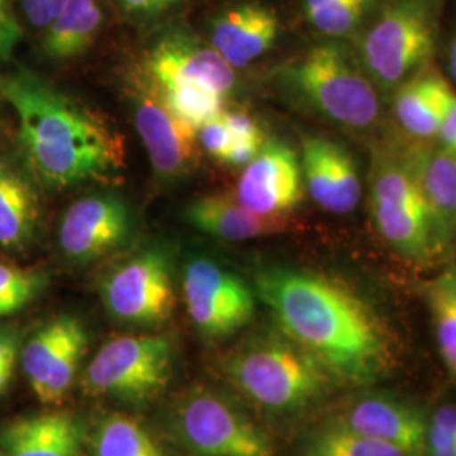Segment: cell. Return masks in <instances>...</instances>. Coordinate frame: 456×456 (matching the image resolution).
Returning a JSON list of instances; mask_svg holds the SVG:
<instances>
[{
	"instance_id": "obj_1",
	"label": "cell",
	"mask_w": 456,
	"mask_h": 456,
	"mask_svg": "<svg viewBox=\"0 0 456 456\" xmlns=\"http://www.w3.org/2000/svg\"><path fill=\"white\" fill-rule=\"evenodd\" d=\"M256 293L281 331L330 375L367 386L389 374L392 345L375 311L338 281L288 267H265Z\"/></svg>"
},
{
	"instance_id": "obj_30",
	"label": "cell",
	"mask_w": 456,
	"mask_h": 456,
	"mask_svg": "<svg viewBox=\"0 0 456 456\" xmlns=\"http://www.w3.org/2000/svg\"><path fill=\"white\" fill-rule=\"evenodd\" d=\"M48 281L45 271L0 262V318L24 310L46 289Z\"/></svg>"
},
{
	"instance_id": "obj_36",
	"label": "cell",
	"mask_w": 456,
	"mask_h": 456,
	"mask_svg": "<svg viewBox=\"0 0 456 456\" xmlns=\"http://www.w3.org/2000/svg\"><path fill=\"white\" fill-rule=\"evenodd\" d=\"M181 0H120L122 7L132 14H158Z\"/></svg>"
},
{
	"instance_id": "obj_18",
	"label": "cell",
	"mask_w": 456,
	"mask_h": 456,
	"mask_svg": "<svg viewBox=\"0 0 456 456\" xmlns=\"http://www.w3.org/2000/svg\"><path fill=\"white\" fill-rule=\"evenodd\" d=\"M85 426L69 411L22 416L0 431L4 456H83Z\"/></svg>"
},
{
	"instance_id": "obj_9",
	"label": "cell",
	"mask_w": 456,
	"mask_h": 456,
	"mask_svg": "<svg viewBox=\"0 0 456 456\" xmlns=\"http://www.w3.org/2000/svg\"><path fill=\"white\" fill-rule=\"evenodd\" d=\"M100 294L117 323L135 328L166 325L176 311L169 252L154 245L118 262L103 277Z\"/></svg>"
},
{
	"instance_id": "obj_34",
	"label": "cell",
	"mask_w": 456,
	"mask_h": 456,
	"mask_svg": "<svg viewBox=\"0 0 456 456\" xmlns=\"http://www.w3.org/2000/svg\"><path fill=\"white\" fill-rule=\"evenodd\" d=\"M68 0H22V9L34 28H48Z\"/></svg>"
},
{
	"instance_id": "obj_23",
	"label": "cell",
	"mask_w": 456,
	"mask_h": 456,
	"mask_svg": "<svg viewBox=\"0 0 456 456\" xmlns=\"http://www.w3.org/2000/svg\"><path fill=\"white\" fill-rule=\"evenodd\" d=\"M100 26L102 11L97 0H68L46 28L43 49L54 60L75 58L94 45Z\"/></svg>"
},
{
	"instance_id": "obj_39",
	"label": "cell",
	"mask_w": 456,
	"mask_h": 456,
	"mask_svg": "<svg viewBox=\"0 0 456 456\" xmlns=\"http://www.w3.org/2000/svg\"><path fill=\"white\" fill-rule=\"evenodd\" d=\"M14 375V367H0V397L5 394Z\"/></svg>"
},
{
	"instance_id": "obj_24",
	"label": "cell",
	"mask_w": 456,
	"mask_h": 456,
	"mask_svg": "<svg viewBox=\"0 0 456 456\" xmlns=\"http://www.w3.org/2000/svg\"><path fill=\"white\" fill-rule=\"evenodd\" d=\"M424 193L452 237L456 233V154L438 147L411 156Z\"/></svg>"
},
{
	"instance_id": "obj_3",
	"label": "cell",
	"mask_w": 456,
	"mask_h": 456,
	"mask_svg": "<svg viewBox=\"0 0 456 456\" xmlns=\"http://www.w3.org/2000/svg\"><path fill=\"white\" fill-rule=\"evenodd\" d=\"M369 201L377 232L403 257L424 264L443 256L452 233L424 193L411 156L374 154Z\"/></svg>"
},
{
	"instance_id": "obj_14",
	"label": "cell",
	"mask_w": 456,
	"mask_h": 456,
	"mask_svg": "<svg viewBox=\"0 0 456 456\" xmlns=\"http://www.w3.org/2000/svg\"><path fill=\"white\" fill-rule=\"evenodd\" d=\"M142 73L159 88L193 85L227 95L235 85V68L193 36L166 34L146 54Z\"/></svg>"
},
{
	"instance_id": "obj_11",
	"label": "cell",
	"mask_w": 456,
	"mask_h": 456,
	"mask_svg": "<svg viewBox=\"0 0 456 456\" xmlns=\"http://www.w3.org/2000/svg\"><path fill=\"white\" fill-rule=\"evenodd\" d=\"M90 337L75 314H58L37 326L20 354L22 370L39 403H63L80 374Z\"/></svg>"
},
{
	"instance_id": "obj_40",
	"label": "cell",
	"mask_w": 456,
	"mask_h": 456,
	"mask_svg": "<svg viewBox=\"0 0 456 456\" xmlns=\"http://www.w3.org/2000/svg\"><path fill=\"white\" fill-rule=\"evenodd\" d=\"M448 66H450V75L456 83V37L450 45V53H448Z\"/></svg>"
},
{
	"instance_id": "obj_31",
	"label": "cell",
	"mask_w": 456,
	"mask_h": 456,
	"mask_svg": "<svg viewBox=\"0 0 456 456\" xmlns=\"http://www.w3.org/2000/svg\"><path fill=\"white\" fill-rule=\"evenodd\" d=\"M222 114L213 117L196 129L198 146L203 147L205 152H208L213 159L220 163L225 161L228 151L233 144V135L228 129L227 122Z\"/></svg>"
},
{
	"instance_id": "obj_29",
	"label": "cell",
	"mask_w": 456,
	"mask_h": 456,
	"mask_svg": "<svg viewBox=\"0 0 456 456\" xmlns=\"http://www.w3.org/2000/svg\"><path fill=\"white\" fill-rule=\"evenodd\" d=\"M370 5L372 0H305L313 28L333 37L354 33Z\"/></svg>"
},
{
	"instance_id": "obj_4",
	"label": "cell",
	"mask_w": 456,
	"mask_h": 456,
	"mask_svg": "<svg viewBox=\"0 0 456 456\" xmlns=\"http://www.w3.org/2000/svg\"><path fill=\"white\" fill-rule=\"evenodd\" d=\"M225 374L247 399L277 412L310 406L325 394L331 379L318 360L286 335L245 343L228 355Z\"/></svg>"
},
{
	"instance_id": "obj_13",
	"label": "cell",
	"mask_w": 456,
	"mask_h": 456,
	"mask_svg": "<svg viewBox=\"0 0 456 456\" xmlns=\"http://www.w3.org/2000/svg\"><path fill=\"white\" fill-rule=\"evenodd\" d=\"M134 126L154 171L164 178L186 175L196 163V129L173 114L144 73L134 82Z\"/></svg>"
},
{
	"instance_id": "obj_28",
	"label": "cell",
	"mask_w": 456,
	"mask_h": 456,
	"mask_svg": "<svg viewBox=\"0 0 456 456\" xmlns=\"http://www.w3.org/2000/svg\"><path fill=\"white\" fill-rule=\"evenodd\" d=\"M156 88L163 98L166 107L193 129H198L201 124L208 122L213 117L224 112L225 97L220 94H215L212 90L200 88L193 85H180V86H167V88L156 86Z\"/></svg>"
},
{
	"instance_id": "obj_15",
	"label": "cell",
	"mask_w": 456,
	"mask_h": 456,
	"mask_svg": "<svg viewBox=\"0 0 456 456\" xmlns=\"http://www.w3.org/2000/svg\"><path fill=\"white\" fill-rule=\"evenodd\" d=\"M237 201L262 216H286L303 200L301 161L281 141L264 142L257 156L244 166L235 190Z\"/></svg>"
},
{
	"instance_id": "obj_6",
	"label": "cell",
	"mask_w": 456,
	"mask_h": 456,
	"mask_svg": "<svg viewBox=\"0 0 456 456\" xmlns=\"http://www.w3.org/2000/svg\"><path fill=\"white\" fill-rule=\"evenodd\" d=\"M438 0H391L363 36V71L382 92L428 66L436 48Z\"/></svg>"
},
{
	"instance_id": "obj_32",
	"label": "cell",
	"mask_w": 456,
	"mask_h": 456,
	"mask_svg": "<svg viewBox=\"0 0 456 456\" xmlns=\"http://www.w3.org/2000/svg\"><path fill=\"white\" fill-rule=\"evenodd\" d=\"M20 26L17 22L12 2L0 0V61L11 60L17 43L20 41Z\"/></svg>"
},
{
	"instance_id": "obj_33",
	"label": "cell",
	"mask_w": 456,
	"mask_h": 456,
	"mask_svg": "<svg viewBox=\"0 0 456 456\" xmlns=\"http://www.w3.org/2000/svg\"><path fill=\"white\" fill-rule=\"evenodd\" d=\"M224 118L227 122L228 129L233 135V142H257L264 144V134L261 127L257 126V122L244 112H225L224 110Z\"/></svg>"
},
{
	"instance_id": "obj_38",
	"label": "cell",
	"mask_w": 456,
	"mask_h": 456,
	"mask_svg": "<svg viewBox=\"0 0 456 456\" xmlns=\"http://www.w3.org/2000/svg\"><path fill=\"white\" fill-rule=\"evenodd\" d=\"M424 456H456V438H426Z\"/></svg>"
},
{
	"instance_id": "obj_41",
	"label": "cell",
	"mask_w": 456,
	"mask_h": 456,
	"mask_svg": "<svg viewBox=\"0 0 456 456\" xmlns=\"http://www.w3.org/2000/svg\"><path fill=\"white\" fill-rule=\"evenodd\" d=\"M0 456H4V455H2V450H0Z\"/></svg>"
},
{
	"instance_id": "obj_5",
	"label": "cell",
	"mask_w": 456,
	"mask_h": 456,
	"mask_svg": "<svg viewBox=\"0 0 456 456\" xmlns=\"http://www.w3.org/2000/svg\"><path fill=\"white\" fill-rule=\"evenodd\" d=\"M279 78L314 112L343 127L363 131L380 115L374 83L338 45L311 49Z\"/></svg>"
},
{
	"instance_id": "obj_7",
	"label": "cell",
	"mask_w": 456,
	"mask_h": 456,
	"mask_svg": "<svg viewBox=\"0 0 456 456\" xmlns=\"http://www.w3.org/2000/svg\"><path fill=\"white\" fill-rule=\"evenodd\" d=\"M175 372V346L161 335L115 337L98 348L82 374L90 397L142 406L158 399Z\"/></svg>"
},
{
	"instance_id": "obj_2",
	"label": "cell",
	"mask_w": 456,
	"mask_h": 456,
	"mask_svg": "<svg viewBox=\"0 0 456 456\" xmlns=\"http://www.w3.org/2000/svg\"><path fill=\"white\" fill-rule=\"evenodd\" d=\"M0 97L14 109L26 161L49 188L102 180L124 166V146L98 115L26 69L0 75Z\"/></svg>"
},
{
	"instance_id": "obj_27",
	"label": "cell",
	"mask_w": 456,
	"mask_h": 456,
	"mask_svg": "<svg viewBox=\"0 0 456 456\" xmlns=\"http://www.w3.org/2000/svg\"><path fill=\"white\" fill-rule=\"evenodd\" d=\"M305 456H416L389 443L328 424L310 441Z\"/></svg>"
},
{
	"instance_id": "obj_10",
	"label": "cell",
	"mask_w": 456,
	"mask_h": 456,
	"mask_svg": "<svg viewBox=\"0 0 456 456\" xmlns=\"http://www.w3.org/2000/svg\"><path fill=\"white\" fill-rule=\"evenodd\" d=\"M181 286L191 323L208 340L237 333L256 313V296L244 279L208 257L186 262Z\"/></svg>"
},
{
	"instance_id": "obj_37",
	"label": "cell",
	"mask_w": 456,
	"mask_h": 456,
	"mask_svg": "<svg viewBox=\"0 0 456 456\" xmlns=\"http://www.w3.org/2000/svg\"><path fill=\"white\" fill-rule=\"evenodd\" d=\"M436 137L440 141V147L456 154V102L450 114L446 115V118L443 120Z\"/></svg>"
},
{
	"instance_id": "obj_26",
	"label": "cell",
	"mask_w": 456,
	"mask_h": 456,
	"mask_svg": "<svg viewBox=\"0 0 456 456\" xmlns=\"http://www.w3.org/2000/svg\"><path fill=\"white\" fill-rule=\"evenodd\" d=\"M424 294L441 360L456 379V265L431 279Z\"/></svg>"
},
{
	"instance_id": "obj_8",
	"label": "cell",
	"mask_w": 456,
	"mask_h": 456,
	"mask_svg": "<svg viewBox=\"0 0 456 456\" xmlns=\"http://www.w3.org/2000/svg\"><path fill=\"white\" fill-rule=\"evenodd\" d=\"M169 429L190 456H274L261 429L208 387L181 395L169 412Z\"/></svg>"
},
{
	"instance_id": "obj_16",
	"label": "cell",
	"mask_w": 456,
	"mask_h": 456,
	"mask_svg": "<svg viewBox=\"0 0 456 456\" xmlns=\"http://www.w3.org/2000/svg\"><path fill=\"white\" fill-rule=\"evenodd\" d=\"M301 171L311 200L331 215H348L359 205L362 181L352 154L335 141L310 135L303 141Z\"/></svg>"
},
{
	"instance_id": "obj_19",
	"label": "cell",
	"mask_w": 456,
	"mask_h": 456,
	"mask_svg": "<svg viewBox=\"0 0 456 456\" xmlns=\"http://www.w3.org/2000/svg\"><path fill=\"white\" fill-rule=\"evenodd\" d=\"M456 102L455 90L440 71L424 66L394 90V115L416 139L436 137Z\"/></svg>"
},
{
	"instance_id": "obj_22",
	"label": "cell",
	"mask_w": 456,
	"mask_h": 456,
	"mask_svg": "<svg viewBox=\"0 0 456 456\" xmlns=\"http://www.w3.org/2000/svg\"><path fill=\"white\" fill-rule=\"evenodd\" d=\"M41 222V201L33 180L0 156V247L24 250L33 244Z\"/></svg>"
},
{
	"instance_id": "obj_21",
	"label": "cell",
	"mask_w": 456,
	"mask_h": 456,
	"mask_svg": "<svg viewBox=\"0 0 456 456\" xmlns=\"http://www.w3.org/2000/svg\"><path fill=\"white\" fill-rule=\"evenodd\" d=\"M184 220L205 233L228 242H244L282 232L286 216H262L248 212L235 196L212 193L191 201L184 208Z\"/></svg>"
},
{
	"instance_id": "obj_12",
	"label": "cell",
	"mask_w": 456,
	"mask_h": 456,
	"mask_svg": "<svg viewBox=\"0 0 456 456\" xmlns=\"http://www.w3.org/2000/svg\"><path fill=\"white\" fill-rule=\"evenodd\" d=\"M129 203L115 195H90L68 207L58 228V244L68 261L90 264L131 240Z\"/></svg>"
},
{
	"instance_id": "obj_35",
	"label": "cell",
	"mask_w": 456,
	"mask_h": 456,
	"mask_svg": "<svg viewBox=\"0 0 456 456\" xmlns=\"http://www.w3.org/2000/svg\"><path fill=\"white\" fill-rule=\"evenodd\" d=\"M19 335L12 326L0 325V367H16Z\"/></svg>"
},
{
	"instance_id": "obj_20",
	"label": "cell",
	"mask_w": 456,
	"mask_h": 456,
	"mask_svg": "<svg viewBox=\"0 0 456 456\" xmlns=\"http://www.w3.org/2000/svg\"><path fill=\"white\" fill-rule=\"evenodd\" d=\"M277 33L279 20L273 11L245 4L215 20L212 48L232 68H244L273 48Z\"/></svg>"
},
{
	"instance_id": "obj_25",
	"label": "cell",
	"mask_w": 456,
	"mask_h": 456,
	"mask_svg": "<svg viewBox=\"0 0 456 456\" xmlns=\"http://www.w3.org/2000/svg\"><path fill=\"white\" fill-rule=\"evenodd\" d=\"M90 456H167L146 426L127 414L103 418L92 433Z\"/></svg>"
},
{
	"instance_id": "obj_17",
	"label": "cell",
	"mask_w": 456,
	"mask_h": 456,
	"mask_svg": "<svg viewBox=\"0 0 456 456\" xmlns=\"http://www.w3.org/2000/svg\"><path fill=\"white\" fill-rule=\"evenodd\" d=\"M331 424L355 431L424 456L426 418L416 406L387 394H365L354 399L335 416Z\"/></svg>"
}]
</instances>
